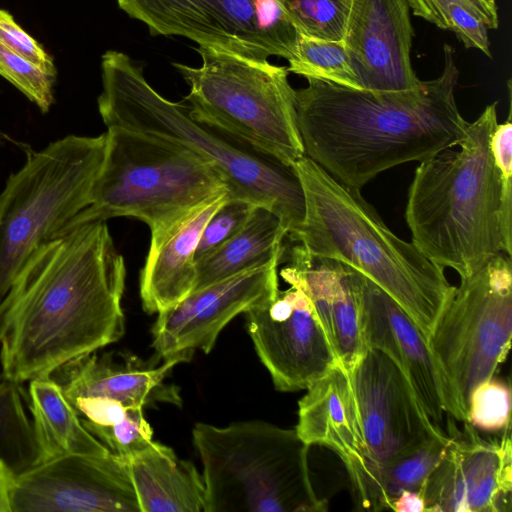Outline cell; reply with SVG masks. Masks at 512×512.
Wrapping results in <instances>:
<instances>
[{"label": "cell", "instance_id": "10", "mask_svg": "<svg viewBox=\"0 0 512 512\" xmlns=\"http://www.w3.org/2000/svg\"><path fill=\"white\" fill-rule=\"evenodd\" d=\"M511 336L512 263L502 252L460 279L429 341L466 420L471 391L496 375L509 353Z\"/></svg>", "mask_w": 512, "mask_h": 512}, {"label": "cell", "instance_id": "34", "mask_svg": "<svg viewBox=\"0 0 512 512\" xmlns=\"http://www.w3.org/2000/svg\"><path fill=\"white\" fill-rule=\"evenodd\" d=\"M256 206L245 200L227 197L209 218L201 233L196 261L234 236L246 224Z\"/></svg>", "mask_w": 512, "mask_h": 512}, {"label": "cell", "instance_id": "32", "mask_svg": "<svg viewBox=\"0 0 512 512\" xmlns=\"http://www.w3.org/2000/svg\"><path fill=\"white\" fill-rule=\"evenodd\" d=\"M84 427L112 454L125 460L147 448L153 431L143 415V408H130L118 422L102 426L81 418Z\"/></svg>", "mask_w": 512, "mask_h": 512}, {"label": "cell", "instance_id": "33", "mask_svg": "<svg viewBox=\"0 0 512 512\" xmlns=\"http://www.w3.org/2000/svg\"><path fill=\"white\" fill-rule=\"evenodd\" d=\"M0 75L35 103L42 113L54 103L56 77L28 61L0 41Z\"/></svg>", "mask_w": 512, "mask_h": 512}, {"label": "cell", "instance_id": "25", "mask_svg": "<svg viewBox=\"0 0 512 512\" xmlns=\"http://www.w3.org/2000/svg\"><path fill=\"white\" fill-rule=\"evenodd\" d=\"M285 237L287 231L278 216L263 206H256L234 236L197 261L193 291L282 259Z\"/></svg>", "mask_w": 512, "mask_h": 512}, {"label": "cell", "instance_id": "30", "mask_svg": "<svg viewBox=\"0 0 512 512\" xmlns=\"http://www.w3.org/2000/svg\"><path fill=\"white\" fill-rule=\"evenodd\" d=\"M353 0H280L300 35L343 41Z\"/></svg>", "mask_w": 512, "mask_h": 512}, {"label": "cell", "instance_id": "14", "mask_svg": "<svg viewBox=\"0 0 512 512\" xmlns=\"http://www.w3.org/2000/svg\"><path fill=\"white\" fill-rule=\"evenodd\" d=\"M12 512H141L127 461L73 455L17 474Z\"/></svg>", "mask_w": 512, "mask_h": 512}, {"label": "cell", "instance_id": "7", "mask_svg": "<svg viewBox=\"0 0 512 512\" xmlns=\"http://www.w3.org/2000/svg\"><path fill=\"white\" fill-rule=\"evenodd\" d=\"M193 443L203 466L204 512H323L307 445L294 429L264 421L226 427L197 423Z\"/></svg>", "mask_w": 512, "mask_h": 512}, {"label": "cell", "instance_id": "5", "mask_svg": "<svg viewBox=\"0 0 512 512\" xmlns=\"http://www.w3.org/2000/svg\"><path fill=\"white\" fill-rule=\"evenodd\" d=\"M101 71L97 102L107 128L122 127L185 147L221 175L228 198L271 210L287 235L299 229L305 197L293 166L194 118L189 106L165 99L146 81L142 67L122 52H105Z\"/></svg>", "mask_w": 512, "mask_h": 512}, {"label": "cell", "instance_id": "21", "mask_svg": "<svg viewBox=\"0 0 512 512\" xmlns=\"http://www.w3.org/2000/svg\"><path fill=\"white\" fill-rule=\"evenodd\" d=\"M227 197L223 194L204 203L174 226L156 246L149 248L140 274V296L147 313L164 312L193 291L201 233Z\"/></svg>", "mask_w": 512, "mask_h": 512}, {"label": "cell", "instance_id": "27", "mask_svg": "<svg viewBox=\"0 0 512 512\" xmlns=\"http://www.w3.org/2000/svg\"><path fill=\"white\" fill-rule=\"evenodd\" d=\"M415 16L455 33L464 47L492 57L488 29L499 26L495 0H407Z\"/></svg>", "mask_w": 512, "mask_h": 512}, {"label": "cell", "instance_id": "38", "mask_svg": "<svg viewBox=\"0 0 512 512\" xmlns=\"http://www.w3.org/2000/svg\"><path fill=\"white\" fill-rule=\"evenodd\" d=\"M395 512H425V503L420 492L404 491L393 502Z\"/></svg>", "mask_w": 512, "mask_h": 512}, {"label": "cell", "instance_id": "16", "mask_svg": "<svg viewBox=\"0 0 512 512\" xmlns=\"http://www.w3.org/2000/svg\"><path fill=\"white\" fill-rule=\"evenodd\" d=\"M280 262L275 259L193 291L159 313L152 328L156 353L164 360L176 356L190 360L195 349L209 353L234 317L278 292Z\"/></svg>", "mask_w": 512, "mask_h": 512}, {"label": "cell", "instance_id": "35", "mask_svg": "<svg viewBox=\"0 0 512 512\" xmlns=\"http://www.w3.org/2000/svg\"><path fill=\"white\" fill-rule=\"evenodd\" d=\"M0 41L47 74L56 77L57 70L52 57L3 9H0Z\"/></svg>", "mask_w": 512, "mask_h": 512}, {"label": "cell", "instance_id": "22", "mask_svg": "<svg viewBox=\"0 0 512 512\" xmlns=\"http://www.w3.org/2000/svg\"><path fill=\"white\" fill-rule=\"evenodd\" d=\"M183 361L189 360L176 356L159 367H146L133 357L116 362L108 355L100 357L93 352L66 362L49 376L68 401L95 396L116 400L128 408H143L167 373Z\"/></svg>", "mask_w": 512, "mask_h": 512}, {"label": "cell", "instance_id": "28", "mask_svg": "<svg viewBox=\"0 0 512 512\" xmlns=\"http://www.w3.org/2000/svg\"><path fill=\"white\" fill-rule=\"evenodd\" d=\"M19 384L0 374V457L16 471L35 465L38 451Z\"/></svg>", "mask_w": 512, "mask_h": 512}, {"label": "cell", "instance_id": "12", "mask_svg": "<svg viewBox=\"0 0 512 512\" xmlns=\"http://www.w3.org/2000/svg\"><path fill=\"white\" fill-rule=\"evenodd\" d=\"M255 350L277 390H306L338 361L307 294L290 285L244 312Z\"/></svg>", "mask_w": 512, "mask_h": 512}, {"label": "cell", "instance_id": "23", "mask_svg": "<svg viewBox=\"0 0 512 512\" xmlns=\"http://www.w3.org/2000/svg\"><path fill=\"white\" fill-rule=\"evenodd\" d=\"M141 512H204L202 474L157 441L126 460Z\"/></svg>", "mask_w": 512, "mask_h": 512}, {"label": "cell", "instance_id": "8", "mask_svg": "<svg viewBox=\"0 0 512 512\" xmlns=\"http://www.w3.org/2000/svg\"><path fill=\"white\" fill-rule=\"evenodd\" d=\"M105 147L106 132L67 135L10 174L0 192V302L29 258L89 205Z\"/></svg>", "mask_w": 512, "mask_h": 512}, {"label": "cell", "instance_id": "29", "mask_svg": "<svg viewBox=\"0 0 512 512\" xmlns=\"http://www.w3.org/2000/svg\"><path fill=\"white\" fill-rule=\"evenodd\" d=\"M288 72L360 89L361 85L343 41L300 36Z\"/></svg>", "mask_w": 512, "mask_h": 512}, {"label": "cell", "instance_id": "9", "mask_svg": "<svg viewBox=\"0 0 512 512\" xmlns=\"http://www.w3.org/2000/svg\"><path fill=\"white\" fill-rule=\"evenodd\" d=\"M201 66L173 63L190 86L192 116L293 164L305 156L288 70L198 46Z\"/></svg>", "mask_w": 512, "mask_h": 512}, {"label": "cell", "instance_id": "37", "mask_svg": "<svg viewBox=\"0 0 512 512\" xmlns=\"http://www.w3.org/2000/svg\"><path fill=\"white\" fill-rule=\"evenodd\" d=\"M17 471L0 457V512H12V496Z\"/></svg>", "mask_w": 512, "mask_h": 512}, {"label": "cell", "instance_id": "17", "mask_svg": "<svg viewBox=\"0 0 512 512\" xmlns=\"http://www.w3.org/2000/svg\"><path fill=\"white\" fill-rule=\"evenodd\" d=\"M362 322L367 349L383 352L401 369L434 424L440 426L445 413L466 421L421 330L367 277L363 284Z\"/></svg>", "mask_w": 512, "mask_h": 512}, {"label": "cell", "instance_id": "39", "mask_svg": "<svg viewBox=\"0 0 512 512\" xmlns=\"http://www.w3.org/2000/svg\"><path fill=\"white\" fill-rule=\"evenodd\" d=\"M9 136L0 132V146L4 145L7 141H9Z\"/></svg>", "mask_w": 512, "mask_h": 512}, {"label": "cell", "instance_id": "11", "mask_svg": "<svg viewBox=\"0 0 512 512\" xmlns=\"http://www.w3.org/2000/svg\"><path fill=\"white\" fill-rule=\"evenodd\" d=\"M152 35L182 36L199 46L266 62L290 60L300 33L280 0H117Z\"/></svg>", "mask_w": 512, "mask_h": 512}, {"label": "cell", "instance_id": "6", "mask_svg": "<svg viewBox=\"0 0 512 512\" xmlns=\"http://www.w3.org/2000/svg\"><path fill=\"white\" fill-rule=\"evenodd\" d=\"M223 194L227 186L221 175L190 150L112 126L107 128L104 159L90 203L63 230L91 221L135 217L150 228L153 247L187 215Z\"/></svg>", "mask_w": 512, "mask_h": 512}, {"label": "cell", "instance_id": "24", "mask_svg": "<svg viewBox=\"0 0 512 512\" xmlns=\"http://www.w3.org/2000/svg\"><path fill=\"white\" fill-rule=\"evenodd\" d=\"M28 405L38 451L36 464L66 456L110 453L84 427L80 416L50 376L29 381Z\"/></svg>", "mask_w": 512, "mask_h": 512}, {"label": "cell", "instance_id": "3", "mask_svg": "<svg viewBox=\"0 0 512 512\" xmlns=\"http://www.w3.org/2000/svg\"><path fill=\"white\" fill-rule=\"evenodd\" d=\"M497 102L469 123L458 150L420 162L408 192L405 219L412 243L460 279L499 253L512 256V164H495L491 136Z\"/></svg>", "mask_w": 512, "mask_h": 512}, {"label": "cell", "instance_id": "4", "mask_svg": "<svg viewBox=\"0 0 512 512\" xmlns=\"http://www.w3.org/2000/svg\"><path fill=\"white\" fill-rule=\"evenodd\" d=\"M293 167L304 192L305 216L299 229L287 235L290 241L359 271L409 315L429 342L455 290L444 268L396 236L358 189L306 156Z\"/></svg>", "mask_w": 512, "mask_h": 512}, {"label": "cell", "instance_id": "1", "mask_svg": "<svg viewBox=\"0 0 512 512\" xmlns=\"http://www.w3.org/2000/svg\"><path fill=\"white\" fill-rule=\"evenodd\" d=\"M126 267L106 221L67 228L40 247L0 302L1 374L21 384L118 341Z\"/></svg>", "mask_w": 512, "mask_h": 512}, {"label": "cell", "instance_id": "18", "mask_svg": "<svg viewBox=\"0 0 512 512\" xmlns=\"http://www.w3.org/2000/svg\"><path fill=\"white\" fill-rule=\"evenodd\" d=\"M280 275L307 294L338 364L350 373L367 351L362 322L365 276L343 262L312 255L297 243Z\"/></svg>", "mask_w": 512, "mask_h": 512}, {"label": "cell", "instance_id": "26", "mask_svg": "<svg viewBox=\"0 0 512 512\" xmlns=\"http://www.w3.org/2000/svg\"><path fill=\"white\" fill-rule=\"evenodd\" d=\"M448 442V433L441 430L413 451L378 467L371 483L366 510H391L394 500L402 492L421 493Z\"/></svg>", "mask_w": 512, "mask_h": 512}, {"label": "cell", "instance_id": "13", "mask_svg": "<svg viewBox=\"0 0 512 512\" xmlns=\"http://www.w3.org/2000/svg\"><path fill=\"white\" fill-rule=\"evenodd\" d=\"M449 424V442L421 491L425 512H509L512 490L510 427L485 438L468 422Z\"/></svg>", "mask_w": 512, "mask_h": 512}, {"label": "cell", "instance_id": "36", "mask_svg": "<svg viewBox=\"0 0 512 512\" xmlns=\"http://www.w3.org/2000/svg\"><path fill=\"white\" fill-rule=\"evenodd\" d=\"M69 402L81 418L102 426L120 421L130 409L116 400L104 397L79 396Z\"/></svg>", "mask_w": 512, "mask_h": 512}, {"label": "cell", "instance_id": "31", "mask_svg": "<svg viewBox=\"0 0 512 512\" xmlns=\"http://www.w3.org/2000/svg\"><path fill=\"white\" fill-rule=\"evenodd\" d=\"M511 390L496 376L477 384L467 404V420L477 431L503 432L510 427Z\"/></svg>", "mask_w": 512, "mask_h": 512}, {"label": "cell", "instance_id": "2", "mask_svg": "<svg viewBox=\"0 0 512 512\" xmlns=\"http://www.w3.org/2000/svg\"><path fill=\"white\" fill-rule=\"evenodd\" d=\"M458 78L447 44L441 75L408 90H360L307 78L308 85L295 90L305 156L360 190L394 166L456 147L469 125L455 100Z\"/></svg>", "mask_w": 512, "mask_h": 512}, {"label": "cell", "instance_id": "15", "mask_svg": "<svg viewBox=\"0 0 512 512\" xmlns=\"http://www.w3.org/2000/svg\"><path fill=\"white\" fill-rule=\"evenodd\" d=\"M370 463V483L381 465L418 448L441 431L401 369L383 352L367 349L349 373Z\"/></svg>", "mask_w": 512, "mask_h": 512}, {"label": "cell", "instance_id": "19", "mask_svg": "<svg viewBox=\"0 0 512 512\" xmlns=\"http://www.w3.org/2000/svg\"><path fill=\"white\" fill-rule=\"evenodd\" d=\"M407 0H353L343 42L362 90L402 91L421 81L411 66Z\"/></svg>", "mask_w": 512, "mask_h": 512}, {"label": "cell", "instance_id": "20", "mask_svg": "<svg viewBox=\"0 0 512 512\" xmlns=\"http://www.w3.org/2000/svg\"><path fill=\"white\" fill-rule=\"evenodd\" d=\"M298 403L296 432L309 446H324L343 462L358 509L363 510L370 463L349 373L339 364L314 382Z\"/></svg>", "mask_w": 512, "mask_h": 512}]
</instances>
